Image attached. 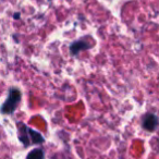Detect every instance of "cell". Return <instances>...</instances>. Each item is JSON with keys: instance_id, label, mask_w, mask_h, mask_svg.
Returning <instances> with one entry per match:
<instances>
[{"instance_id": "obj_6", "label": "cell", "mask_w": 159, "mask_h": 159, "mask_svg": "<svg viewBox=\"0 0 159 159\" xmlns=\"http://www.w3.org/2000/svg\"><path fill=\"white\" fill-rule=\"evenodd\" d=\"M20 16H21L20 13H16V14H14V19H16V20H19V19H20Z\"/></svg>"}, {"instance_id": "obj_4", "label": "cell", "mask_w": 159, "mask_h": 159, "mask_svg": "<svg viewBox=\"0 0 159 159\" xmlns=\"http://www.w3.org/2000/svg\"><path fill=\"white\" fill-rule=\"evenodd\" d=\"M92 47V45L89 42H85V40H76V42L72 43L70 46V53L72 56H77L81 51L87 50Z\"/></svg>"}, {"instance_id": "obj_1", "label": "cell", "mask_w": 159, "mask_h": 159, "mask_svg": "<svg viewBox=\"0 0 159 159\" xmlns=\"http://www.w3.org/2000/svg\"><path fill=\"white\" fill-rule=\"evenodd\" d=\"M16 126H18L19 139L25 147H29L31 145H38L45 142L44 136L39 132L33 130L23 122H18Z\"/></svg>"}, {"instance_id": "obj_3", "label": "cell", "mask_w": 159, "mask_h": 159, "mask_svg": "<svg viewBox=\"0 0 159 159\" xmlns=\"http://www.w3.org/2000/svg\"><path fill=\"white\" fill-rule=\"evenodd\" d=\"M142 125L148 132H154V131H156L157 126H158V117L152 112L146 113L143 117Z\"/></svg>"}, {"instance_id": "obj_5", "label": "cell", "mask_w": 159, "mask_h": 159, "mask_svg": "<svg viewBox=\"0 0 159 159\" xmlns=\"http://www.w3.org/2000/svg\"><path fill=\"white\" fill-rule=\"evenodd\" d=\"M45 158V152L42 148H35L31 150L27 154L26 159H44Z\"/></svg>"}, {"instance_id": "obj_2", "label": "cell", "mask_w": 159, "mask_h": 159, "mask_svg": "<svg viewBox=\"0 0 159 159\" xmlns=\"http://www.w3.org/2000/svg\"><path fill=\"white\" fill-rule=\"evenodd\" d=\"M21 98H22V93L19 89H14V87L13 89H10L7 99L2 104L0 111L3 115H12L16 110V108H18L19 104L21 102Z\"/></svg>"}]
</instances>
